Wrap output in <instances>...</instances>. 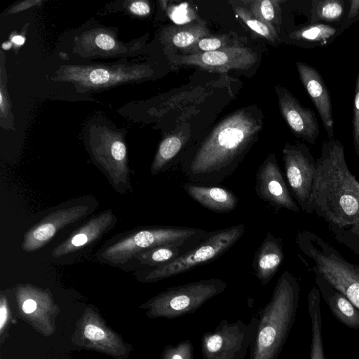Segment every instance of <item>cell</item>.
Instances as JSON below:
<instances>
[{
  "mask_svg": "<svg viewBox=\"0 0 359 359\" xmlns=\"http://www.w3.org/2000/svg\"><path fill=\"white\" fill-rule=\"evenodd\" d=\"M309 214L323 219L334 238L359 236V182L350 171L342 144L325 140L309 201Z\"/></svg>",
  "mask_w": 359,
  "mask_h": 359,
  "instance_id": "obj_1",
  "label": "cell"
},
{
  "mask_svg": "<svg viewBox=\"0 0 359 359\" xmlns=\"http://www.w3.org/2000/svg\"><path fill=\"white\" fill-rule=\"evenodd\" d=\"M262 128L250 112L241 109L222 120L182 163L194 183L219 184L230 177Z\"/></svg>",
  "mask_w": 359,
  "mask_h": 359,
  "instance_id": "obj_2",
  "label": "cell"
},
{
  "mask_svg": "<svg viewBox=\"0 0 359 359\" xmlns=\"http://www.w3.org/2000/svg\"><path fill=\"white\" fill-rule=\"evenodd\" d=\"M299 296L298 280L288 271H284L269 302L260 310L250 359H278L295 321Z\"/></svg>",
  "mask_w": 359,
  "mask_h": 359,
  "instance_id": "obj_3",
  "label": "cell"
},
{
  "mask_svg": "<svg viewBox=\"0 0 359 359\" xmlns=\"http://www.w3.org/2000/svg\"><path fill=\"white\" fill-rule=\"evenodd\" d=\"M299 258L314 275L325 278L359 309V265L346 260L327 241L315 232H297Z\"/></svg>",
  "mask_w": 359,
  "mask_h": 359,
  "instance_id": "obj_4",
  "label": "cell"
},
{
  "mask_svg": "<svg viewBox=\"0 0 359 359\" xmlns=\"http://www.w3.org/2000/svg\"><path fill=\"white\" fill-rule=\"evenodd\" d=\"M245 231V224L242 223L212 231L208 238L193 249L170 262L153 269L147 278L150 280L167 278L212 262L234 245Z\"/></svg>",
  "mask_w": 359,
  "mask_h": 359,
  "instance_id": "obj_5",
  "label": "cell"
},
{
  "mask_svg": "<svg viewBox=\"0 0 359 359\" xmlns=\"http://www.w3.org/2000/svg\"><path fill=\"white\" fill-rule=\"evenodd\" d=\"M259 317L253 314L248 323L224 319L201 337L202 359H244L255 339Z\"/></svg>",
  "mask_w": 359,
  "mask_h": 359,
  "instance_id": "obj_6",
  "label": "cell"
},
{
  "mask_svg": "<svg viewBox=\"0 0 359 359\" xmlns=\"http://www.w3.org/2000/svg\"><path fill=\"white\" fill-rule=\"evenodd\" d=\"M212 231L202 229L182 226H159L142 230L106 250V256L122 257L140 251L161 246L177 245L195 247Z\"/></svg>",
  "mask_w": 359,
  "mask_h": 359,
  "instance_id": "obj_7",
  "label": "cell"
},
{
  "mask_svg": "<svg viewBox=\"0 0 359 359\" xmlns=\"http://www.w3.org/2000/svg\"><path fill=\"white\" fill-rule=\"evenodd\" d=\"M227 287L228 283L219 278L202 279L174 286L156 298V311L157 314L168 318L191 314Z\"/></svg>",
  "mask_w": 359,
  "mask_h": 359,
  "instance_id": "obj_8",
  "label": "cell"
},
{
  "mask_svg": "<svg viewBox=\"0 0 359 359\" xmlns=\"http://www.w3.org/2000/svg\"><path fill=\"white\" fill-rule=\"evenodd\" d=\"M283 156L285 175L292 195L301 210L309 214L316 160L309 148L302 144H286Z\"/></svg>",
  "mask_w": 359,
  "mask_h": 359,
  "instance_id": "obj_9",
  "label": "cell"
},
{
  "mask_svg": "<svg viewBox=\"0 0 359 359\" xmlns=\"http://www.w3.org/2000/svg\"><path fill=\"white\" fill-rule=\"evenodd\" d=\"M257 59V54L250 48L233 45L215 51L174 55L170 60L176 65H192L226 72L231 69H248Z\"/></svg>",
  "mask_w": 359,
  "mask_h": 359,
  "instance_id": "obj_10",
  "label": "cell"
},
{
  "mask_svg": "<svg viewBox=\"0 0 359 359\" xmlns=\"http://www.w3.org/2000/svg\"><path fill=\"white\" fill-rule=\"evenodd\" d=\"M255 188L259 198L276 210L283 208L299 212L300 208L289 191L275 154H269L259 167Z\"/></svg>",
  "mask_w": 359,
  "mask_h": 359,
  "instance_id": "obj_11",
  "label": "cell"
},
{
  "mask_svg": "<svg viewBox=\"0 0 359 359\" xmlns=\"http://www.w3.org/2000/svg\"><path fill=\"white\" fill-rule=\"evenodd\" d=\"M280 110L293 133L311 144H314L320 129L315 113L302 107L286 89L276 86Z\"/></svg>",
  "mask_w": 359,
  "mask_h": 359,
  "instance_id": "obj_12",
  "label": "cell"
},
{
  "mask_svg": "<svg viewBox=\"0 0 359 359\" xmlns=\"http://www.w3.org/2000/svg\"><path fill=\"white\" fill-rule=\"evenodd\" d=\"M296 65L302 84L321 118L328 137L333 138L334 119L331 98L323 78L311 66L301 62H297Z\"/></svg>",
  "mask_w": 359,
  "mask_h": 359,
  "instance_id": "obj_13",
  "label": "cell"
},
{
  "mask_svg": "<svg viewBox=\"0 0 359 359\" xmlns=\"http://www.w3.org/2000/svg\"><path fill=\"white\" fill-rule=\"evenodd\" d=\"M150 74L144 67L135 68L132 72L118 68L67 67L65 71L63 79L73 81L86 86H98L114 84L130 79H140Z\"/></svg>",
  "mask_w": 359,
  "mask_h": 359,
  "instance_id": "obj_14",
  "label": "cell"
},
{
  "mask_svg": "<svg viewBox=\"0 0 359 359\" xmlns=\"http://www.w3.org/2000/svg\"><path fill=\"white\" fill-rule=\"evenodd\" d=\"M284 259L283 243L280 238L268 233L255 254L252 266L254 274L264 286L278 271Z\"/></svg>",
  "mask_w": 359,
  "mask_h": 359,
  "instance_id": "obj_15",
  "label": "cell"
},
{
  "mask_svg": "<svg viewBox=\"0 0 359 359\" xmlns=\"http://www.w3.org/2000/svg\"><path fill=\"white\" fill-rule=\"evenodd\" d=\"M182 188L194 201L217 213L230 212L238 203L236 196L224 187H205L187 182L182 185Z\"/></svg>",
  "mask_w": 359,
  "mask_h": 359,
  "instance_id": "obj_16",
  "label": "cell"
},
{
  "mask_svg": "<svg viewBox=\"0 0 359 359\" xmlns=\"http://www.w3.org/2000/svg\"><path fill=\"white\" fill-rule=\"evenodd\" d=\"M314 280L332 315L345 326L359 329V309L320 276L315 275Z\"/></svg>",
  "mask_w": 359,
  "mask_h": 359,
  "instance_id": "obj_17",
  "label": "cell"
},
{
  "mask_svg": "<svg viewBox=\"0 0 359 359\" xmlns=\"http://www.w3.org/2000/svg\"><path fill=\"white\" fill-rule=\"evenodd\" d=\"M209 35L210 34L204 22L191 21L165 28L161 33V39L167 47L183 53L200 39Z\"/></svg>",
  "mask_w": 359,
  "mask_h": 359,
  "instance_id": "obj_18",
  "label": "cell"
},
{
  "mask_svg": "<svg viewBox=\"0 0 359 359\" xmlns=\"http://www.w3.org/2000/svg\"><path fill=\"white\" fill-rule=\"evenodd\" d=\"M320 293L316 286L310 290L308 297V311L311 323L310 359H325L322 336Z\"/></svg>",
  "mask_w": 359,
  "mask_h": 359,
  "instance_id": "obj_19",
  "label": "cell"
},
{
  "mask_svg": "<svg viewBox=\"0 0 359 359\" xmlns=\"http://www.w3.org/2000/svg\"><path fill=\"white\" fill-rule=\"evenodd\" d=\"M186 139L182 135L165 137L160 143L151 165V172L156 175L166 168L182 149Z\"/></svg>",
  "mask_w": 359,
  "mask_h": 359,
  "instance_id": "obj_20",
  "label": "cell"
},
{
  "mask_svg": "<svg viewBox=\"0 0 359 359\" xmlns=\"http://www.w3.org/2000/svg\"><path fill=\"white\" fill-rule=\"evenodd\" d=\"M278 0L245 1L247 8L255 16L276 29L280 24L281 10ZM277 30V29H276Z\"/></svg>",
  "mask_w": 359,
  "mask_h": 359,
  "instance_id": "obj_21",
  "label": "cell"
},
{
  "mask_svg": "<svg viewBox=\"0 0 359 359\" xmlns=\"http://www.w3.org/2000/svg\"><path fill=\"white\" fill-rule=\"evenodd\" d=\"M194 248L177 245L161 246L144 251L141 255V258L144 264L157 267L173 261Z\"/></svg>",
  "mask_w": 359,
  "mask_h": 359,
  "instance_id": "obj_22",
  "label": "cell"
},
{
  "mask_svg": "<svg viewBox=\"0 0 359 359\" xmlns=\"http://www.w3.org/2000/svg\"><path fill=\"white\" fill-rule=\"evenodd\" d=\"M344 4L341 0H316L312 1L311 22L320 20L336 21L344 14Z\"/></svg>",
  "mask_w": 359,
  "mask_h": 359,
  "instance_id": "obj_23",
  "label": "cell"
},
{
  "mask_svg": "<svg viewBox=\"0 0 359 359\" xmlns=\"http://www.w3.org/2000/svg\"><path fill=\"white\" fill-rule=\"evenodd\" d=\"M233 9L236 15L253 32L273 43L278 39V31L255 16L247 8L236 6Z\"/></svg>",
  "mask_w": 359,
  "mask_h": 359,
  "instance_id": "obj_24",
  "label": "cell"
},
{
  "mask_svg": "<svg viewBox=\"0 0 359 359\" xmlns=\"http://www.w3.org/2000/svg\"><path fill=\"white\" fill-rule=\"evenodd\" d=\"M336 31L334 27L327 25L314 24L293 32L290 36L309 41H321L332 37Z\"/></svg>",
  "mask_w": 359,
  "mask_h": 359,
  "instance_id": "obj_25",
  "label": "cell"
},
{
  "mask_svg": "<svg viewBox=\"0 0 359 359\" xmlns=\"http://www.w3.org/2000/svg\"><path fill=\"white\" fill-rule=\"evenodd\" d=\"M229 38L226 34L209 35L200 39L183 53L186 55L215 51L229 46Z\"/></svg>",
  "mask_w": 359,
  "mask_h": 359,
  "instance_id": "obj_26",
  "label": "cell"
},
{
  "mask_svg": "<svg viewBox=\"0 0 359 359\" xmlns=\"http://www.w3.org/2000/svg\"><path fill=\"white\" fill-rule=\"evenodd\" d=\"M162 359H194V346L190 340H184L168 346Z\"/></svg>",
  "mask_w": 359,
  "mask_h": 359,
  "instance_id": "obj_27",
  "label": "cell"
},
{
  "mask_svg": "<svg viewBox=\"0 0 359 359\" xmlns=\"http://www.w3.org/2000/svg\"><path fill=\"white\" fill-rule=\"evenodd\" d=\"M56 228L50 222L44 223L36 228L29 237V249L39 247L53 237L55 233Z\"/></svg>",
  "mask_w": 359,
  "mask_h": 359,
  "instance_id": "obj_28",
  "label": "cell"
},
{
  "mask_svg": "<svg viewBox=\"0 0 359 359\" xmlns=\"http://www.w3.org/2000/svg\"><path fill=\"white\" fill-rule=\"evenodd\" d=\"M353 146L359 157V72L357 76L353 108Z\"/></svg>",
  "mask_w": 359,
  "mask_h": 359,
  "instance_id": "obj_29",
  "label": "cell"
},
{
  "mask_svg": "<svg viewBox=\"0 0 359 359\" xmlns=\"http://www.w3.org/2000/svg\"><path fill=\"white\" fill-rule=\"evenodd\" d=\"M334 239L359 255V236L355 234H344L334 238Z\"/></svg>",
  "mask_w": 359,
  "mask_h": 359,
  "instance_id": "obj_30",
  "label": "cell"
},
{
  "mask_svg": "<svg viewBox=\"0 0 359 359\" xmlns=\"http://www.w3.org/2000/svg\"><path fill=\"white\" fill-rule=\"evenodd\" d=\"M84 335L86 338L94 341H99L105 337L104 332L99 327L92 324L86 326Z\"/></svg>",
  "mask_w": 359,
  "mask_h": 359,
  "instance_id": "obj_31",
  "label": "cell"
},
{
  "mask_svg": "<svg viewBox=\"0 0 359 359\" xmlns=\"http://www.w3.org/2000/svg\"><path fill=\"white\" fill-rule=\"evenodd\" d=\"M95 43L99 48L106 50H111L116 46L114 39L109 35L103 33L99 34L96 36Z\"/></svg>",
  "mask_w": 359,
  "mask_h": 359,
  "instance_id": "obj_32",
  "label": "cell"
},
{
  "mask_svg": "<svg viewBox=\"0 0 359 359\" xmlns=\"http://www.w3.org/2000/svg\"><path fill=\"white\" fill-rule=\"evenodd\" d=\"M111 153L116 161H123L126 155V148L125 144L118 140L114 142L111 144Z\"/></svg>",
  "mask_w": 359,
  "mask_h": 359,
  "instance_id": "obj_33",
  "label": "cell"
},
{
  "mask_svg": "<svg viewBox=\"0 0 359 359\" xmlns=\"http://www.w3.org/2000/svg\"><path fill=\"white\" fill-rule=\"evenodd\" d=\"M130 11L137 15H146L150 13V6L147 1L133 2L130 6Z\"/></svg>",
  "mask_w": 359,
  "mask_h": 359,
  "instance_id": "obj_34",
  "label": "cell"
},
{
  "mask_svg": "<svg viewBox=\"0 0 359 359\" xmlns=\"http://www.w3.org/2000/svg\"><path fill=\"white\" fill-rule=\"evenodd\" d=\"M36 309V303L33 299H27L22 304V311L25 313H32Z\"/></svg>",
  "mask_w": 359,
  "mask_h": 359,
  "instance_id": "obj_35",
  "label": "cell"
},
{
  "mask_svg": "<svg viewBox=\"0 0 359 359\" xmlns=\"http://www.w3.org/2000/svg\"><path fill=\"white\" fill-rule=\"evenodd\" d=\"M359 12V0H351L350 1V9L348 17L351 18L355 17Z\"/></svg>",
  "mask_w": 359,
  "mask_h": 359,
  "instance_id": "obj_36",
  "label": "cell"
},
{
  "mask_svg": "<svg viewBox=\"0 0 359 359\" xmlns=\"http://www.w3.org/2000/svg\"><path fill=\"white\" fill-rule=\"evenodd\" d=\"M7 318V310L6 308L2 304L0 309V330H1L4 325V323Z\"/></svg>",
  "mask_w": 359,
  "mask_h": 359,
  "instance_id": "obj_37",
  "label": "cell"
},
{
  "mask_svg": "<svg viewBox=\"0 0 359 359\" xmlns=\"http://www.w3.org/2000/svg\"><path fill=\"white\" fill-rule=\"evenodd\" d=\"M25 41V38L23 36H19V35L14 36L12 38V42L18 46L22 45L24 43Z\"/></svg>",
  "mask_w": 359,
  "mask_h": 359,
  "instance_id": "obj_38",
  "label": "cell"
},
{
  "mask_svg": "<svg viewBox=\"0 0 359 359\" xmlns=\"http://www.w3.org/2000/svg\"><path fill=\"white\" fill-rule=\"evenodd\" d=\"M11 47V43L10 42L4 43L2 45V48L5 50H8Z\"/></svg>",
  "mask_w": 359,
  "mask_h": 359,
  "instance_id": "obj_39",
  "label": "cell"
},
{
  "mask_svg": "<svg viewBox=\"0 0 359 359\" xmlns=\"http://www.w3.org/2000/svg\"><path fill=\"white\" fill-rule=\"evenodd\" d=\"M358 182H359V180H358Z\"/></svg>",
  "mask_w": 359,
  "mask_h": 359,
  "instance_id": "obj_40",
  "label": "cell"
}]
</instances>
